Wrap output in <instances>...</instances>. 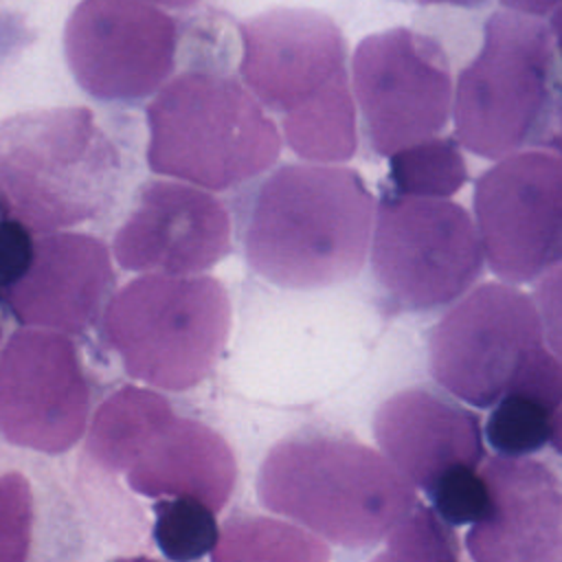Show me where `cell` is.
<instances>
[{
  "label": "cell",
  "instance_id": "obj_32",
  "mask_svg": "<svg viewBox=\"0 0 562 562\" xmlns=\"http://www.w3.org/2000/svg\"><path fill=\"white\" fill-rule=\"evenodd\" d=\"M0 340H2V331H0Z\"/></svg>",
  "mask_w": 562,
  "mask_h": 562
},
{
  "label": "cell",
  "instance_id": "obj_4",
  "mask_svg": "<svg viewBox=\"0 0 562 562\" xmlns=\"http://www.w3.org/2000/svg\"><path fill=\"white\" fill-rule=\"evenodd\" d=\"M119 178V149L88 108L31 110L0 123V215L29 233L99 215Z\"/></svg>",
  "mask_w": 562,
  "mask_h": 562
},
{
  "label": "cell",
  "instance_id": "obj_9",
  "mask_svg": "<svg viewBox=\"0 0 562 562\" xmlns=\"http://www.w3.org/2000/svg\"><path fill=\"white\" fill-rule=\"evenodd\" d=\"M351 75L367 143L378 156L437 136L452 114L450 64L426 33L395 26L362 37Z\"/></svg>",
  "mask_w": 562,
  "mask_h": 562
},
{
  "label": "cell",
  "instance_id": "obj_19",
  "mask_svg": "<svg viewBox=\"0 0 562 562\" xmlns=\"http://www.w3.org/2000/svg\"><path fill=\"white\" fill-rule=\"evenodd\" d=\"M171 419L173 411L162 395L140 386H123L97 408L86 450L108 470H127Z\"/></svg>",
  "mask_w": 562,
  "mask_h": 562
},
{
  "label": "cell",
  "instance_id": "obj_24",
  "mask_svg": "<svg viewBox=\"0 0 562 562\" xmlns=\"http://www.w3.org/2000/svg\"><path fill=\"white\" fill-rule=\"evenodd\" d=\"M452 529L426 507L411 509L386 536V547L371 562H457Z\"/></svg>",
  "mask_w": 562,
  "mask_h": 562
},
{
  "label": "cell",
  "instance_id": "obj_5",
  "mask_svg": "<svg viewBox=\"0 0 562 562\" xmlns=\"http://www.w3.org/2000/svg\"><path fill=\"white\" fill-rule=\"evenodd\" d=\"M147 162L154 173L222 191L270 169L281 151L277 123L235 79L189 70L167 81L147 108Z\"/></svg>",
  "mask_w": 562,
  "mask_h": 562
},
{
  "label": "cell",
  "instance_id": "obj_17",
  "mask_svg": "<svg viewBox=\"0 0 562 562\" xmlns=\"http://www.w3.org/2000/svg\"><path fill=\"white\" fill-rule=\"evenodd\" d=\"M373 432L386 461L424 490L448 470L476 468L483 459L476 415L424 389H406L382 402Z\"/></svg>",
  "mask_w": 562,
  "mask_h": 562
},
{
  "label": "cell",
  "instance_id": "obj_11",
  "mask_svg": "<svg viewBox=\"0 0 562 562\" xmlns=\"http://www.w3.org/2000/svg\"><path fill=\"white\" fill-rule=\"evenodd\" d=\"M481 250L503 281L527 283L555 270L562 252L560 154L516 151L474 184Z\"/></svg>",
  "mask_w": 562,
  "mask_h": 562
},
{
  "label": "cell",
  "instance_id": "obj_29",
  "mask_svg": "<svg viewBox=\"0 0 562 562\" xmlns=\"http://www.w3.org/2000/svg\"><path fill=\"white\" fill-rule=\"evenodd\" d=\"M417 4H452V7H479L487 0H415Z\"/></svg>",
  "mask_w": 562,
  "mask_h": 562
},
{
  "label": "cell",
  "instance_id": "obj_22",
  "mask_svg": "<svg viewBox=\"0 0 562 562\" xmlns=\"http://www.w3.org/2000/svg\"><path fill=\"white\" fill-rule=\"evenodd\" d=\"M391 191L413 198L448 200L468 180V167L452 136H430L389 156Z\"/></svg>",
  "mask_w": 562,
  "mask_h": 562
},
{
  "label": "cell",
  "instance_id": "obj_18",
  "mask_svg": "<svg viewBox=\"0 0 562 562\" xmlns=\"http://www.w3.org/2000/svg\"><path fill=\"white\" fill-rule=\"evenodd\" d=\"M237 463L220 432L202 422L173 417L127 468V483L143 496L193 498L213 514L228 503Z\"/></svg>",
  "mask_w": 562,
  "mask_h": 562
},
{
  "label": "cell",
  "instance_id": "obj_23",
  "mask_svg": "<svg viewBox=\"0 0 562 562\" xmlns=\"http://www.w3.org/2000/svg\"><path fill=\"white\" fill-rule=\"evenodd\" d=\"M215 514L193 498H160L154 507V540L171 562H193L213 551Z\"/></svg>",
  "mask_w": 562,
  "mask_h": 562
},
{
  "label": "cell",
  "instance_id": "obj_13",
  "mask_svg": "<svg viewBox=\"0 0 562 562\" xmlns=\"http://www.w3.org/2000/svg\"><path fill=\"white\" fill-rule=\"evenodd\" d=\"M90 386L77 347L57 331L22 327L0 351V432L20 448L59 454L88 426Z\"/></svg>",
  "mask_w": 562,
  "mask_h": 562
},
{
  "label": "cell",
  "instance_id": "obj_3",
  "mask_svg": "<svg viewBox=\"0 0 562 562\" xmlns=\"http://www.w3.org/2000/svg\"><path fill=\"white\" fill-rule=\"evenodd\" d=\"M259 503L331 544L380 542L413 509V485L375 450L338 437H294L266 454Z\"/></svg>",
  "mask_w": 562,
  "mask_h": 562
},
{
  "label": "cell",
  "instance_id": "obj_21",
  "mask_svg": "<svg viewBox=\"0 0 562 562\" xmlns=\"http://www.w3.org/2000/svg\"><path fill=\"white\" fill-rule=\"evenodd\" d=\"M560 402L527 391H507L487 417V441L503 457H527L549 441L560 448Z\"/></svg>",
  "mask_w": 562,
  "mask_h": 562
},
{
  "label": "cell",
  "instance_id": "obj_2",
  "mask_svg": "<svg viewBox=\"0 0 562 562\" xmlns=\"http://www.w3.org/2000/svg\"><path fill=\"white\" fill-rule=\"evenodd\" d=\"M239 37L248 92L283 114L290 149L316 165L349 160L358 121L338 24L316 9L281 7L244 20Z\"/></svg>",
  "mask_w": 562,
  "mask_h": 562
},
{
  "label": "cell",
  "instance_id": "obj_1",
  "mask_svg": "<svg viewBox=\"0 0 562 562\" xmlns=\"http://www.w3.org/2000/svg\"><path fill=\"white\" fill-rule=\"evenodd\" d=\"M375 200L349 167L283 165L257 189L244 228L248 266L288 290L353 279L367 259Z\"/></svg>",
  "mask_w": 562,
  "mask_h": 562
},
{
  "label": "cell",
  "instance_id": "obj_28",
  "mask_svg": "<svg viewBox=\"0 0 562 562\" xmlns=\"http://www.w3.org/2000/svg\"><path fill=\"white\" fill-rule=\"evenodd\" d=\"M503 7H507V11H516L522 15H531V18H544L547 13L555 11L560 0H501Z\"/></svg>",
  "mask_w": 562,
  "mask_h": 562
},
{
  "label": "cell",
  "instance_id": "obj_31",
  "mask_svg": "<svg viewBox=\"0 0 562 562\" xmlns=\"http://www.w3.org/2000/svg\"><path fill=\"white\" fill-rule=\"evenodd\" d=\"M114 562H158V560L147 558V555H136V558H121V560H114Z\"/></svg>",
  "mask_w": 562,
  "mask_h": 562
},
{
  "label": "cell",
  "instance_id": "obj_14",
  "mask_svg": "<svg viewBox=\"0 0 562 562\" xmlns=\"http://www.w3.org/2000/svg\"><path fill=\"white\" fill-rule=\"evenodd\" d=\"M231 248V215L222 200L178 180L147 182L112 241L121 268L173 277L204 272Z\"/></svg>",
  "mask_w": 562,
  "mask_h": 562
},
{
  "label": "cell",
  "instance_id": "obj_12",
  "mask_svg": "<svg viewBox=\"0 0 562 562\" xmlns=\"http://www.w3.org/2000/svg\"><path fill=\"white\" fill-rule=\"evenodd\" d=\"M176 20L145 0H81L64 29L75 81L99 101L136 103L173 72Z\"/></svg>",
  "mask_w": 562,
  "mask_h": 562
},
{
  "label": "cell",
  "instance_id": "obj_16",
  "mask_svg": "<svg viewBox=\"0 0 562 562\" xmlns=\"http://www.w3.org/2000/svg\"><path fill=\"white\" fill-rule=\"evenodd\" d=\"M112 285V259L101 239L50 233L33 241L29 266L7 288V303L24 327L72 336L94 325Z\"/></svg>",
  "mask_w": 562,
  "mask_h": 562
},
{
  "label": "cell",
  "instance_id": "obj_15",
  "mask_svg": "<svg viewBox=\"0 0 562 562\" xmlns=\"http://www.w3.org/2000/svg\"><path fill=\"white\" fill-rule=\"evenodd\" d=\"M487 512L465 544L474 562H562V496L558 476L529 457H492L479 472Z\"/></svg>",
  "mask_w": 562,
  "mask_h": 562
},
{
  "label": "cell",
  "instance_id": "obj_8",
  "mask_svg": "<svg viewBox=\"0 0 562 562\" xmlns=\"http://www.w3.org/2000/svg\"><path fill=\"white\" fill-rule=\"evenodd\" d=\"M371 270L402 310L424 312L463 296L483 270V250L468 211L450 200L386 191L375 206Z\"/></svg>",
  "mask_w": 562,
  "mask_h": 562
},
{
  "label": "cell",
  "instance_id": "obj_30",
  "mask_svg": "<svg viewBox=\"0 0 562 562\" xmlns=\"http://www.w3.org/2000/svg\"><path fill=\"white\" fill-rule=\"evenodd\" d=\"M145 2H149V4H160V7H171V9H182V7H189V4H193V2H198V0H145Z\"/></svg>",
  "mask_w": 562,
  "mask_h": 562
},
{
  "label": "cell",
  "instance_id": "obj_25",
  "mask_svg": "<svg viewBox=\"0 0 562 562\" xmlns=\"http://www.w3.org/2000/svg\"><path fill=\"white\" fill-rule=\"evenodd\" d=\"M33 533V492L22 472L0 474V562H26Z\"/></svg>",
  "mask_w": 562,
  "mask_h": 562
},
{
  "label": "cell",
  "instance_id": "obj_7",
  "mask_svg": "<svg viewBox=\"0 0 562 562\" xmlns=\"http://www.w3.org/2000/svg\"><path fill=\"white\" fill-rule=\"evenodd\" d=\"M555 33L544 20L516 11L487 18L483 44L452 88L459 143L501 160L536 140L555 97Z\"/></svg>",
  "mask_w": 562,
  "mask_h": 562
},
{
  "label": "cell",
  "instance_id": "obj_10",
  "mask_svg": "<svg viewBox=\"0 0 562 562\" xmlns=\"http://www.w3.org/2000/svg\"><path fill=\"white\" fill-rule=\"evenodd\" d=\"M540 347L542 316L536 303L507 283H483L435 325L430 373L454 397L485 408L509 391Z\"/></svg>",
  "mask_w": 562,
  "mask_h": 562
},
{
  "label": "cell",
  "instance_id": "obj_20",
  "mask_svg": "<svg viewBox=\"0 0 562 562\" xmlns=\"http://www.w3.org/2000/svg\"><path fill=\"white\" fill-rule=\"evenodd\" d=\"M213 562H329V547L290 522L239 516L220 531Z\"/></svg>",
  "mask_w": 562,
  "mask_h": 562
},
{
  "label": "cell",
  "instance_id": "obj_27",
  "mask_svg": "<svg viewBox=\"0 0 562 562\" xmlns=\"http://www.w3.org/2000/svg\"><path fill=\"white\" fill-rule=\"evenodd\" d=\"M31 252V233L11 220H0V288L7 290L13 281L20 279L29 266Z\"/></svg>",
  "mask_w": 562,
  "mask_h": 562
},
{
  "label": "cell",
  "instance_id": "obj_6",
  "mask_svg": "<svg viewBox=\"0 0 562 562\" xmlns=\"http://www.w3.org/2000/svg\"><path fill=\"white\" fill-rule=\"evenodd\" d=\"M231 331L226 288L206 274H143L110 296L103 338L127 375L165 391L200 384Z\"/></svg>",
  "mask_w": 562,
  "mask_h": 562
},
{
  "label": "cell",
  "instance_id": "obj_26",
  "mask_svg": "<svg viewBox=\"0 0 562 562\" xmlns=\"http://www.w3.org/2000/svg\"><path fill=\"white\" fill-rule=\"evenodd\" d=\"M437 516L452 527L472 525L487 512V490L472 465H457L441 474L428 490Z\"/></svg>",
  "mask_w": 562,
  "mask_h": 562
}]
</instances>
